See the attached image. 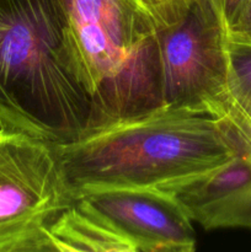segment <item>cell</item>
Here are the masks:
<instances>
[{"label": "cell", "mask_w": 251, "mask_h": 252, "mask_svg": "<svg viewBox=\"0 0 251 252\" xmlns=\"http://www.w3.org/2000/svg\"><path fill=\"white\" fill-rule=\"evenodd\" d=\"M53 147L73 202L106 189H166L250 150L225 121L208 112L171 107Z\"/></svg>", "instance_id": "6da1fadb"}, {"label": "cell", "mask_w": 251, "mask_h": 252, "mask_svg": "<svg viewBox=\"0 0 251 252\" xmlns=\"http://www.w3.org/2000/svg\"><path fill=\"white\" fill-rule=\"evenodd\" d=\"M93 118L58 0H0V129L63 145Z\"/></svg>", "instance_id": "7a4b0ae2"}, {"label": "cell", "mask_w": 251, "mask_h": 252, "mask_svg": "<svg viewBox=\"0 0 251 252\" xmlns=\"http://www.w3.org/2000/svg\"><path fill=\"white\" fill-rule=\"evenodd\" d=\"M226 37L209 0H193L179 21L157 30L162 107L208 112L234 128Z\"/></svg>", "instance_id": "3957f363"}, {"label": "cell", "mask_w": 251, "mask_h": 252, "mask_svg": "<svg viewBox=\"0 0 251 252\" xmlns=\"http://www.w3.org/2000/svg\"><path fill=\"white\" fill-rule=\"evenodd\" d=\"M73 203L53 145L0 129V252H49V228Z\"/></svg>", "instance_id": "277c9868"}, {"label": "cell", "mask_w": 251, "mask_h": 252, "mask_svg": "<svg viewBox=\"0 0 251 252\" xmlns=\"http://www.w3.org/2000/svg\"><path fill=\"white\" fill-rule=\"evenodd\" d=\"M86 88L95 97L153 42L157 22L145 0H58Z\"/></svg>", "instance_id": "5b68a950"}, {"label": "cell", "mask_w": 251, "mask_h": 252, "mask_svg": "<svg viewBox=\"0 0 251 252\" xmlns=\"http://www.w3.org/2000/svg\"><path fill=\"white\" fill-rule=\"evenodd\" d=\"M74 204L128 241L135 252L196 250L193 221L164 189H106L85 194Z\"/></svg>", "instance_id": "8992f818"}, {"label": "cell", "mask_w": 251, "mask_h": 252, "mask_svg": "<svg viewBox=\"0 0 251 252\" xmlns=\"http://www.w3.org/2000/svg\"><path fill=\"white\" fill-rule=\"evenodd\" d=\"M164 191L204 230H251L250 150H241L221 166Z\"/></svg>", "instance_id": "52a82bcc"}, {"label": "cell", "mask_w": 251, "mask_h": 252, "mask_svg": "<svg viewBox=\"0 0 251 252\" xmlns=\"http://www.w3.org/2000/svg\"><path fill=\"white\" fill-rule=\"evenodd\" d=\"M49 251L135 252L128 241L74 203L49 228Z\"/></svg>", "instance_id": "ba28073f"}, {"label": "cell", "mask_w": 251, "mask_h": 252, "mask_svg": "<svg viewBox=\"0 0 251 252\" xmlns=\"http://www.w3.org/2000/svg\"><path fill=\"white\" fill-rule=\"evenodd\" d=\"M226 52L234 128L251 149V38L228 31Z\"/></svg>", "instance_id": "9c48e42d"}, {"label": "cell", "mask_w": 251, "mask_h": 252, "mask_svg": "<svg viewBox=\"0 0 251 252\" xmlns=\"http://www.w3.org/2000/svg\"><path fill=\"white\" fill-rule=\"evenodd\" d=\"M157 22V29L170 26L179 21L193 0H145Z\"/></svg>", "instance_id": "30bf717a"}, {"label": "cell", "mask_w": 251, "mask_h": 252, "mask_svg": "<svg viewBox=\"0 0 251 252\" xmlns=\"http://www.w3.org/2000/svg\"><path fill=\"white\" fill-rule=\"evenodd\" d=\"M209 1L223 20L226 29L229 30L245 0H209Z\"/></svg>", "instance_id": "8fae6325"}, {"label": "cell", "mask_w": 251, "mask_h": 252, "mask_svg": "<svg viewBox=\"0 0 251 252\" xmlns=\"http://www.w3.org/2000/svg\"><path fill=\"white\" fill-rule=\"evenodd\" d=\"M228 31L251 38V0L244 1Z\"/></svg>", "instance_id": "7c38bea8"}, {"label": "cell", "mask_w": 251, "mask_h": 252, "mask_svg": "<svg viewBox=\"0 0 251 252\" xmlns=\"http://www.w3.org/2000/svg\"><path fill=\"white\" fill-rule=\"evenodd\" d=\"M250 153H251V149H250Z\"/></svg>", "instance_id": "4fadbf2b"}]
</instances>
